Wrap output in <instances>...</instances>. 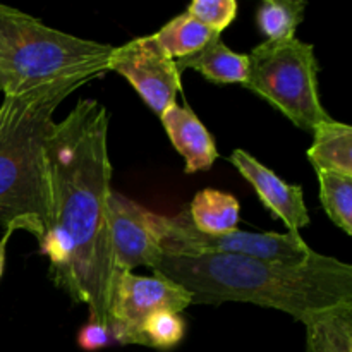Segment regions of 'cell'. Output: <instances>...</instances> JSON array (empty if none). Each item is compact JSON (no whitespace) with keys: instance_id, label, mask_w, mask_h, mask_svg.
I'll return each instance as SVG.
<instances>
[{"instance_id":"1","label":"cell","mask_w":352,"mask_h":352,"mask_svg":"<svg viewBox=\"0 0 352 352\" xmlns=\"http://www.w3.org/2000/svg\"><path fill=\"white\" fill-rule=\"evenodd\" d=\"M50 229L40 253L50 261L48 277L76 305L88 306V322L107 325L116 274L109 230L112 165L109 110L81 98L54 122L47 140Z\"/></svg>"},{"instance_id":"2","label":"cell","mask_w":352,"mask_h":352,"mask_svg":"<svg viewBox=\"0 0 352 352\" xmlns=\"http://www.w3.org/2000/svg\"><path fill=\"white\" fill-rule=\"evenodd\" d=\"M153 272L182 285L192 305L251 302L287 313L296 322L352 299L351 265L316 251L299 265L234 254L162 253Z\"/></svg>"},{"instance_id":"3","label":"cell","mask_w":352,"mask_h":352,"mask_svg":"<svg viewBox=\"0 0 352 352\" xmlns=\"http://www.w3.org/2000/svg\"><path fill=\"white\" fill-rule=\"evenodd\" d=\"M100 72H82L3 96L0 107V226L26 230L38 244L50 229L47 140L57 107Z\"/></svg>"},{"instance_id":"4","label":"cell","mask_w":352,"mask_h":352,"mask_svg":"<svg viewBox=\"0 0 352 352\" xmlns=\"http://www.w3.org/2000/svg\"><path fill=\"white\" fill-rule=\"evenodd\" d=\"M112 45L74 36L0 3V89L3 96L82 72H109Z\"/></svg>"},{"instance_id":"5","label":"cell","mask_w":352,"mask_h":352,"mask_svg":"<svg viewBox=\"0 0 352 352\" xmlns=\"http://www.w3.org/2000/svg\"><path fill=\"white\" fill-rule=\"evenodd\" d=\"M246 88L284 113L296 127L313 133L330 119L320 102L315 47L292 38L263 41L248 54Z\"/></svg>"},{"instance_id":"6","label":"cell","mask_w":352,"mask_h":352,"mask_svg":"<svg viewBox=\"0 0 352 352\" xmlns=\"http://www.w3.org/2000/svg\"><path fill=\"white\" fill-rule=\"evenodd\" d=\"M150 222L157 234L162 253L172 256L234 254L299 265L309 260L315 253L299 232H248L234 229L230 232L208 236L192 226L186 208L174 217L150 212Z\"/></svg>"},{"instance_id":"7","label":"cell","mask_w":352,"mask_h":352,"mask_svg":"<svg viewBox=\"0 0 352 352\" xmlns=\"http://www.w3.org/2000/svg\"><path fill=\"white\" fill-rule=\"evenodd\" d=\"M191 305V294L182 285L157 272L151 277L116 272L110 287L107 327L116 344L140 346L141 327L148 316L160 309L182 313Z\"/></svg>"},{"instance_id":"8","label":"cell","mask_w":352,"mask_h":352,"mask_svg":"<svg viewBox=\"0 0 352 352\" xmlns=\"http://www.w3.org/2000/svg\"><path fill=\"white\" fill-rule=\"evenodd\" d=\"M127 79L144 103L158 117L175 103L181 93V72L153 40V34L134 38L120 47H113L109 72Z\"/></svg>"},{"instance_id":"9","label":"cell","mask_w":352,"mask_h":352,"mask_svg":"<svg viewBox=\"0 0 352 352\" xmlns=\"http://www.w3.org/2000/svg\"><path fill=\"white\" fill-rule=\"evenodd\" d=\"M109 230L116 272H133L138 267L151 270L162 250L150 222V210L117 191L109 195Z\"/></svg>"},{"instance_id":"10","label":"cell","mask_w":352,"mask_h":352,"mask_svg":"<svg viewBox=\"0 0 352 352\" xmlns=\"http://www.w3.org/2000/svg\"><path fill=\"white\" fill-rule=\"evenodd\" d=\"M229 160L237 168V172L253 186L265 208L289 227V232H299L302 227L309 226L311 220L301 186L287 184L267 165L239 148L232 151Z\"/></svg>"},{"instance_id":"11","label":"cell","mask_w":352,"mask_h":352,"mask_svg":"<svg viewBox=\"0 0 352 352\" xmlns=\"http://www.w3.org/2000/svg\"><path fill=\"white\" fill-rule=\"evenodd\" d=\"M172 146L184 158V172L210 170L219 158L217 143L205 124L188 105L174 103L160 116Z\"/></svg>"},{"instance_id":"12","label":"cell","mask_w":352,"mask_h":352,"mask_svg":"<svg viewBox=\"0 0 352 352\" xmlns=\"http://www.w3.org/2000/svg\"><path fill=\"white\" fill-rule=\"evenodd\" d=\"M299 322L306 329V352H352V299L308 313Z\"/></svg>"},{"instance_id":"13","label":"cell","mask_w":352,"mask_h":352,"mask_svg":"<svg viewBox=\"0 0 352 352\" xmlns=\"http://www.w3.org/2000/svg\"><path fill=\"white\" fill-rule=\"evenodd\" d=\"M177 71L192 69L206 81L215 85H246L250 74V57L227 47L222 38L217 36L206 47L189 57L175 60Z\"/></svg>"},{"instance_id":"14","label":"cell","mask_w":352,"mask_h":352,"mask_svg":"<svg viewBox=\"0 0 352 352\" xmlns=\"http://www.w3.org/2000/svg\"><path fill=\"white\" fill-rule=\"evenodd\" d=\"M308 160L315 170H330L352 177V127L330 117L313 131Z\"/></svg>"},{"instance_id":"15","label":"cell","mask_w":352,"mask_h":352,"mask_svg":"<svg viewBox=\"0 0 352 352\" xmlns=\"http://www.w3.org/2000/svg\"><path fill=\"white\" fill-rule=\"evenodd\" d=\"M186 210H188L192 226L199 232L208 234V236H217V234L237 229L239 201L229 192L212 188L201 189L196 192Z\"/></svg>"},{"instance_id":"16","label":"cell","mask_w":352,"mask_h":352,"mask_svg":"<svg viewBox=\"0 0 352 352\" xmlns=\"http://www.w3.org/2000/svg\"><path fill=\"white\" fill-rule=\"evenodd\" d=\"M217 36L220 34H215L199 24L188 12H182L164 24L153 34V40L172 60H181L201 50Z\"/></svg>"},{"instance_id":"17","label":"cell","mask_w":352,"mask_h":352,"mask_svg":"<svg viewBox=\"0 0 352 352\" xmlns=\"http://www.w3.org/2000/svg\"><path fill=\"white\" fill-rule=\"evenodd\" d=\"M305 0H265L256 12V23L268 41L296 38V30L305 19Z\"/></svg>"},{"instance_id":"18","label":"cell","mask_w":352,"mask_h":352,"mask_svg":"<svg viewBox=\"0 0 352 352\" xmlns=\"http://www.w3.org/2000/svg\"><path fill=\"white\" fill-rule=\"evenodd\" d=\"M316 175L322 208L344 234L352 236V177L330 170H318Z\"/></svg>"},{"instance_id":"19","label":"cell","mask_w":352,"mask_h":352,"mask_svg":"<svg viewBox=\"0 0 352 352\" xmlns=\"http://www.w3.org/2000/svg\"><path fill=\"white\" fill-rule=\"evenodd\" d=\"M186 322L181 313L160 309L144 320L140 333V346L157 351H170L182 342Z\"/></svg>"},{"instance_id":"20","label":"cell","mask_w":352,"mask_h":352,"mask_svg":"<svg viewBox=\"0 0 352 352\" xmlns=\"http://www.w3.org/2000/svg\"><path fill=\"white\" fill-rule=\"evenodd\" d=\"M186 12L210 31L220 34L236 19L237 2L236 0H192Z\"/></svg>"},{"instance_id":"21","label":"cell","mask_w":352,"mask_h":352,"mask_svg":"<svg viewBox=\"0 0 352 352\" xmlns=\"http://www.w3.org/2000/svg\"><path fill=\"white\" fill-rule=\"evenodd\" d=\"M79 349L86 352H95L100 349H105L110 344H113L112 333H110L109 327L100 325V323L88 322L79 329L78 337H76Z\"/></svg>"},{"instance_id":"22","label":"cell","mask_w":352,"mask_h":352,"mask_svg":"<svg viewBox=\"0 0 352 352\" xmlns=\"http://www.w3.org/2000/svg\"><path fill=\"white\" fill-rule=\"evenodd\" d=\"M16 232L14 229H6V232H3L2 239H0V278H2V274H3V267H6V253H7V243H9L10 236Z\"/></svg>"}]
</instances>
